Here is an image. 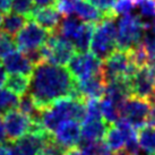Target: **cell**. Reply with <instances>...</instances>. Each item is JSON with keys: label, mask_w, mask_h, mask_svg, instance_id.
<instances>
[{"label": "cell", "mask_w": 155, "mask_h": 155, "mask_svg": "<svg viewBox=\"0 0 155 155\" xmlns=\"http://www.w3.org/2000/svg\"><path fill=\"white\" fill-rule=\"evenodd\" d=\"M69 148L64 146L59 143L52 134H48L44 138L43 146H42V153L45 155H66Z\"/></svg>", "instance_id": "obj_29"}, {"label": "cell", "mask_w": 155, "mask_h": 155, "mask_svg": "<svg viewBox=\"0 0 155 155\" xmlns=\"http://www.w3.org/2000/svg\"><path fill=\"white\" fill-rule=\"evenodd\" d=\"M86 117L85 101L71 97H62L54 101L48 108L41 111L40 122L48 133L53 134L61 122L67 120H76L82 122Z\"/></svg>", "instance_id": "obj_2"}, {"label": "cell", "mask_w": 155, "mask_h": 155, "mask_svg": "<svg viewBox=\"0 0 155 155\" xmlns=\"http://www.w3.org/2000/svg\"><path fill=\"white\" fill-rule=\"evenodd\" d=\"M112 155H129V154H128V153H127L125 150H120V151L114 152V154H112Z\"/></svg>", "instance_id": "obj_43"}, {"label": "cell", "mask_w": 155, "mask_h": 155, "mask_svg": "<svg viewBox=\"0 0 155 155\" xmlns=\"http://www.w3.org/2000/svg\"><path fill=\"white\" fill-rule=\"evenodd\" d=\"M44 61L57 66H65L76 53L73 43L62 38L57 32L49 35L45 43L40 48Z\"/></svg>", "instance_id": "obj_6"}, {"label": "cell", "mask_w": 155, "mask_h": 155, "mask_svg": "<svg viewBox=\"0 0 155 155\" xmlns=\"http://www.w3.org/2000/svg\"><path fill=\"white\" fill-rule=\"evenodd\" d=\"M137 69L136 66L131 64L127 52L117 49L102 61L101 73L105 84L118 79H124L129 83Z\"/></svg>", "instance_id": "obj_5"}, {"label": "cell", "mask_w": 155, "mask_h": 155, "mask_svg": "<svg viewBox=\"0 0 155 155\" xmlns=\"http://www.w3.org/2000/svg\"><path fill=\"white\" fill-rule=\"evenodd\" d=\"M108 129V124L103 119L84 120L81 127V140L82 142H94L104 138Z\"/></svg>", "instance_id": "obj_17"}, {"label": "cell", "mask_w": 155, "mask_h": 155, "mask_svg": "<svg viewBox=\"0 0 155 155\" xmlns=\"http://www.w3.org/2000/svg\"><path fill=\"white\" fill-rule=\"evenodd\" d=\"M6 78H7V73H6L2 64L0 62V88H2V86L5 85Z\"/></svg>", "instance_id": "obj_39"}, {"label": "cell", "mask_w": 155, "mask_h": 155, "mask_svg": "<svg viewBox=\"0 0 155 155\" xmlns=\"http://www.w3.org/2000/svg\"><path fill=\"white\" fill-rule=\"evenodd\" d=\"M150 155H155V153H154V154H150Z\"/></svg>", "instance_id": "obj_46"}, {"label": "cell", "mask_w": 155, "mask_h": 155, "mask_svg": "<svg viewBox=\"0 0 155 155\" xmlns=\"http://www.w3.org/2000/svg\"><path fill=\"white\" fill-rule=\"evenodd\" d=\"M79 150L84 155H112L103 139L94 142H79Z\"/></svg>", "instance_id": "obj_25"}, {"label": "cell", "mask_w": 155, "mask_h": 155, "mask_svg": "<svg viewBox=\"0 0 155 155\" xmlns=\"http://www.w3.org/2000/svg\"><path fill=\"white\" fill-rule=\"evenodd\" d=\"M100 108H101L102 118L108 125H113L120 118L117 105L107 96H103L102 99H100Z\"/></svg>", "instance_id": "obj_26"}, {"label": "cell", "mask_w": 155, "mask_h": 155, "mask_svg": "<svg viewBox=\"0 0 155 155\" xmlns=\"http://www.w3.org/2000/svg\"><path fill=\"white\" fill-rule=\"evenodd\" d=\"M19 96L8 88H0V116L15 110L18 107Z\"/></svg>", "instance_id": "obj_27"}, {"label": "cell", "mask_w": 155, "mask_h": 155, "mask_svg": "<svg viewBox=\"0 0 155 155\" xmlns=\"http://www.w3.org/2000/svg\"><path fill=\"white\" fill-rule=\"evenodd\" d=\"M82 21L77 18L76 16H64V18H61L60 24L57 28V33L67 39L68 41L71 42V40L74 39V36L76 35V33L78 32L79 27L82 25Z\"/></svg>", "instance_id": "obj_22"}, {"label": "cell", "mask_w": 155, "mask_h": 155, "mask_svg": "<svg viewBox=\"0 0 155 155\" xmlns=\"http://www.w3.org/2000/svg\"><path fill=\"white\" fill-rule=\"evenodd\" d=\"M104 142L110 151L117 152L125 148L126 139L124 134L116 125H109L108 129L104 135Z\"/></svg>", "instance_id": "obj_24"}, {"label": "cell", "mask_w": 155, "mask_h": 155, "mask_svg": "<svg viewBox=\"0 0 155 155\" xmlns=\"http://www.w3.org/2000/svg\"><path fill=\"white\" fill-rule=\"evenodd\" d=\"M76 86L69 70L65 66H57L47 61L34 66L30 76L28 94L40 111L54 101L71 97Z\"/></svg>", "instance_id": "obj_1"}, {"label": "cell", "mask_w": 155, "mask_h": 155, "mask_svg": "<svg viewBox=\"0 0 155 155\" xmlns=\"http://www.w3.org/2000/svg\"><path fill=\"white\" fill-rule=\"evenodd\" d=\"M35 7H56L58 0H32Z\"/></svg>", "instance_id": "obj_36"}, {"label": "cell", "mask_w": 155, "mask_h": 155, "mask_svg": "<svg viewBox=\"0 0 155 155\" xmlns=\"http://www.w3.org/2000/svg\"><path fill=\"white\" fill-rule=\"evenodd\" d=\"M2 121H4L6 139L8 142H16L30 130V117L25 116L24 113L16 109L5 113L2 116Z\"/></svg>", "instance_id": "obj_10"}, {"label": "cell", "mask_w": 155, "mask_h": 155, "mask_svg": "<svg viewBox=\"0 0 155 155\" xmlns=\"http://www.w3.org/2000/svg\"><path fill=\"white\" fill-rule=\"evenodd\" d=\"M15 48L16 45L13 38L0 32V59H4L7 54L15 50Z\"/></svg>", "instance_id": "obj_34"}, {"label": "cell", "mask_w": 155, "mask_h": 155, "mask_svg": "<svg viewBox=\"0 0 155 155\" xmlns=\"http://www.w3.org/2000/svg\"><path fill=\"white\" fill-rule=\"evenodd\" d=\"M137 140L140 150L150 154L155 153V127L146 124L138 129Z\"/></svg>", "instance_id": "obj_21"}, {"label": "cell", "mask_w": 155, "mask_h": 155, "mask_svg": "<svg viewBox=\"0 0 155 155\" xmlns=\"http://www.w3.org/2000/svg\"><path fill=\"white\" fill-rule=\"evenodd\" d=\"M151 104L145 99L130 95L125 100L120 108V117L129 121L133 127L138 130L140 127L148 124V116Z\"/></svg>", "instance_id": "obj_7"}, {"label": "cell", "mask_w": 155, "mask_h": 155, "mask_svg": "<svg viewBox=\"0 0 155 155\" xmlns=\"http://www.w3.org/2000/svg\"><path fill=\"white\" fill-rule=\"evenodd\" d=\"M18 111H21L24 113L25 116L30 117L31 120L34 121H40V114L41 111L35 107L34 102L30 94H24L22 96H19V102H18Z\"/></svg>", "instance_id": "obj_28"}, {"label": "cell", "mask_w": 155, "mask_h": 155, "mask_svg": "<svg viewBox=\"0 0 155 155\" xmlns=\"http://www.w3.org/2000/svg\"><path fill=\"white\" fill-rule=\"evenodd\" d=\"M146 27L138 16L125 15L117 23V49L121 51H129L135 45L143 41Z\"/></svg>", "instance_id": "obj_4"}, {"label": "cell", "mask_w": 155, "mask_h": 155, "mask_svg": "<svg viewBox=\"0 0 155 155\" xmlns=\"http://www.w3.org/2000/svg\"><path fill=\"white\" fill-rule=\"evenodd\" d=\"M1 64L4 66L6 73H8L9 75L21 74L25 76H31L34 68V66L28 61L25 54L19 50H14L9 54H7Z\"/></svg>", "instance_id": "obj_15"}, {"label": "cell", "mask_w": 155, "mask_h": 155, "mask_svg": "<svg viewBox=\"0 0 155 155\" xmlns=\"http://www.w3.org/2000/svg\"><path fill=\"white\" fill-rule=\"evenodd\" d=\"M107 84L102 77V73L84 81H76V90L82 100H100L105 94Z\"/></svg>", "instance_id": "obj_13"}, {"label": "cell", "mask_w": 155, "mask_h": 155, "mask_svg": "<svg viewBox=\"0 0 155 155\" xmlns=\"http://www.w3.org/2000/svg\"><path fill=\"white\" fill-rule=\"evenodd\" d=\"M87 1L95 6L99 10H101L104 14L105 18H117V16L112 12L116 0H87Z\"/></svg>", "instance_id": "obj_33"}, {"label": "cell", "mask_w": 155, "mask_h": 155, "mask_svg": "<svg viewBox=\"0 0 155 155\" xmlns=\"http://www.w3.org/2000/svg\"><path fill=\"white\" fill-rule=\"evenodd\" d=\"M74 14L82 22L93 23V24H97L105 19L104 14L95 6L90 4L87 0H75Z\"/></svg>", "instance_id": "obj_18"}, {"label": "cell", "mask_w": 155, "mask_h": 155, "mask_svg": "<svg viewBox=\"0 0 155 155\" xmlns=\"http://www.w3.org/2000/svg\"><path fill=\"white\" fill-rule=\"evenodd\" d=\"M68 70L75 81H84L101 74L102 61L90 52L75 53L69 60Z\"/></svg>", "instance_id": "obj_9"}, {"label": "cell", "mask_w": 155, "mask_h": 155, "mask_svg": "<svg viewBox=\"0 0 155 155\" xmlns=\"http://www.w3.org/2000/svg\"><path fill=\"white\" fill-rule=\"evenodd\" d=\"M51 34L45 28L39 24L33 22L32 19L27 21L23 28L15 35V45L18 48L19 51H27L39 49L45 43L49 35Z\"/></svg>", "instance_id": "obj_8"}, {"label": "cell", "mask_w": 155, "mask_h": 155, "mask_svg": "<svg viewBox=\"0 0 155 155\" xmlns=\"http://www.w3.org/2000/svg\"><path fill=\"white\" fill-rule=\"evenodd\" d=\"M0 155H9L8 148L5 145H0Z\"/></svg>", "instance_id": "obj_42"}, {"label": "cell", "mask_w": 155, "mask_h": 155, "mask_svg": "<svg viewBox=\"0 0 155 155\" xmlns=\"http://www.w3.org/2000/svg\"><path fill=\"white\" fill-rule=\"evenodd\" d=\"M56 8L61 14V16H70L74 14L75 0H58Z\"/></svg>", "instance_id": "obj_35"}, {"label": "cell", "mask_w": 155, "mask_h": 155, "mask_svg": "<svg viewBox=\"0 0 155 155\" xmlns=\"http://www.w3.org/2000/svg\"><path fill=\"white\" fill-rule=\"evenodd\" d=\"M148 124L155 127V104L151 105V111H150V116H148Z\"/></svg>", "instance_id": "obj_40"}, {"label": "cell", "mask_w": 155, "mask_h": 155, "mask_svg": "<svg viewBox=\"0 0 155 155\" xmlns=\"http://www.w3.org/2000/svg\"><path fill=\"white\" fill-rule=\"evenodd\" d=\"M114 19L116 18H105L95 24L90 50L91 53L101 61L117 50V24Z\"/></svg>", "instance_id": "obj_3"}, {"label": "cell", "mask_w": 155, "mask_h": 155, "mask_svg": "<svg viewBox=\"0 0 155 155\" xmlns=\"http://www.w3.org/2000/svg\"><path fill=\"white\" fill-rule=\"evenodd\" d=\"M127 53L129 56L131 64H134L137 68L148 65V53H147L146 49L142 42L137 45H135L129 51H127Z\"/></svg>", "instance_id": "obj_30"}, {"label": "cell", "mask_w": 155, "mask_h": 155, "mask_svg": "<svg viewBox=\"0 0 155 155\" xmlns=\"http://www.w3.org/2000/svg\"><path fill=\"white\" fill-rule=\"evenodd\" d=\"M10 4L12 0H0V13L6 14L10 12Z\"/></svg>", "instance_id": "obj_37"}, {"label": "cell", "mask_w": 155, "mask_h": 155, "mask_svg": "<svg viewBox=\"0 0 155 155\" xmlns=\"http://www.w3.org/2000/svg\"><path fill=\"white\" fill-rule=\"evenodd\" d=\"M28 18L23 16L21 14H16L14 12H8L2 16V21L0 24V32L13 38L23 28Z\"/></svg>", "instance_id": "obj_19"}, {"label": "cell", "mask_w": 155, "mask_h": 155, "mask_svg": "<svg viewBox=\"0 0 155 155\" xmlns=\"http://www.w3.org/2000/svg\"><path fill=\"white\" fill-rule=\"evenodd\" d=\"M61 18V14L57 10L56 7H34L30 16V19L50 33L56 32Z\"/></svg>", "instance_id": "obj_14"}, {"label": "cell", "mask_w": 155, "mask_h": 155, "mask_svg": "<svg viewBox=\"0 0 155 155\" xmlns=\"http://www.w3.org/2000/svg\"><path fill=\"white\" fill-rule=\"evenodd\" d=\"M6 134H5V127L4 121H2V117L0 116V145H2L6 142Z\"/></svg>", "instance_id": "obj_38"}, {"label": "cell", "mask_w": 155, "mask_h": 155, "mask_svg": "<svg viewBox=\"0 0 155 155\" xmlns=\"http://www.w3.org/2000/svg\"><path fill=\"white\" fill-rule=\"evenodd\" d=\"M129 87L131 95L145 99L147 101L152 99V96L155 94V86L152 82L147 65L137 69L133 78L129 81Z\"/></svg>", "instance_id": "obj_11"}, {"label": "cell", "mask_w": 155, "mask_h": 155, "mask_svg": "<svg viewBox=\"0 0 155 155\" xmlns=\"http://www.w3.org/2000/svg\"><path fill=\"white\" fill-rule=\"evenodd\" d=\"M94 27L95 24H93V23H82L78 32L74 36V39L71 40V43H73L75 51L77 53H84V52H87L90 50V43Z\"/></svg>", "instance_id": "obj_20"}, {"label": "cell", "mask_w": 155, "mask_h": 155, "mask_svg": "<svg viewBox=\"0 0 155 155\" xmlns=\"http://www.w3.org/2000/svg\"><path fill=\"white\" fill-rule=\"evenodd\" d=\"M34 4L32 0H12L10 10L16 14H21L30 19L31 13L34 9Z\"/></svg>", "instance_id": "obj_31"}, {"label": "cell", "mask_w": 155, "mask_h": 155, "mask_svg": "<svg viewBox=\"0 0 155 155\" xmlns=\"http://www.w3.org/2000/svg\"><path fill=\"white\" fill-rule=\"evenodd\" d=\"M66 155H84L81 152V150L79 148H77V147H75V148H70L68 152H67V154Z\"/></svg>", "instance_id": "obj_41"}, {"label": "cell", "mask_w": 155, "mask_h": 155, "mask_svg": "<svg viewBox=\"0 0 155 155\" xmlns=\"http://www.w3.org/2000/svg\"><path fill=\"white\" fill-rule=\"evenodd\" d=\"M1 21H2V14L0 13V24H1Z\"/></svg>", "instance_id": "obj_44"}, {"label": "cell", "mask_w": 155, "mask_h": 155, "mask_svg": "<svg viewBox=\"0 0 155 155\" xmlns=\"http://www.w3.org/2000/svg\"><path fill=\"white\" fill-rule=\"evenodd\" d=\"M52 135L67 148H75L78 147L81 142V125L76 120L64 121L57 127Z\"/></svg>", "instance_id": "obj_12"}, {"label": "cell", "mask_w": 155, "mask_h": 155, "mask_svg": "<svg viewBox=\"0 0 155 155\" xmlns=\"http://www.w3.org/2000/svg\"><path fill=\"white\" fill-rule=\"evenodd\" d=\"M28 85H30V76L21 75V74H12L7 76L5 86L15 93L18 96L26 94L28 91Z\"/></svg>", "instance_id": "obj_23"}, {"label": "cell", "mask_w": 155, "mask_h": 155, "mask_svg": "<svg viewBox=\"0 0 155 155\" xmlns=\"http://www.w3.org/2000/svg\"><path fill=\"white\" fill-rule=\"evenodd\" d=\"M137 0H116V4L112 8V12L116 16L130 15L136 8Z\"/></svg>", "instance_id": "obj_32"}, {"label": "cell", "mask_w": 155, "mask_h": 155, "mask_svg": "<svg viewBox=\"0 0 155 155\" xmlns=\"http://www.w3.org/2000/svg\"><path fill=\"white\" fill-rule=\"evenodd\" d=\"M38 155H45V154H43L42 152H40V153H39V154H38Z\"/></svg>", "instance_id": "obj_45"}, {"label": "cell", "mask_w": 155, "mask_h": 155, "mask_svg": "<svg viewBox=\"0 0 155 155\" xmlns=\"http://www.w3.org/2000/svg\"><path fill=\"white\" fill-rule=\"evenodd\" d=\"M48 134L50 133H27L14 143L23 155H38L42 151L44 138Z\"/></svg>", "instance_id": "obj_16"}]
</instances>
